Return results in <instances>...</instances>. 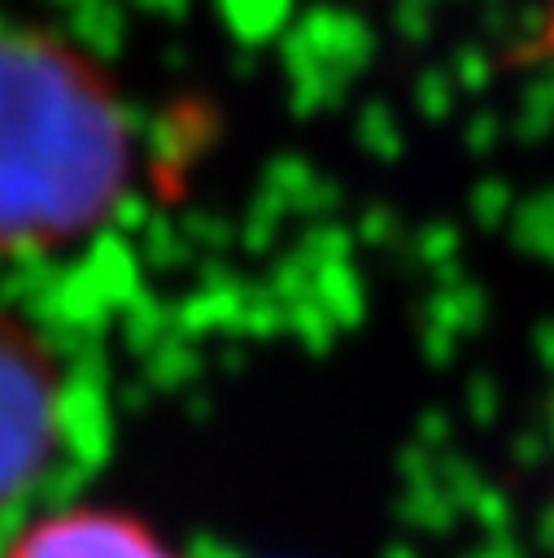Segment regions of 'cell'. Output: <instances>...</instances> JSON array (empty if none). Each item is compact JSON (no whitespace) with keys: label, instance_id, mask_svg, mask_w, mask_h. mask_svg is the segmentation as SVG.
Segmentation results:
<instances>
[{"label":"cell","instance_id":"1","mask_svg":"<svg viewBox=\"0 0 554 558\" xmlns=\"http://www.w3.org/2000/svg\"><path fill=\"white\" fill-rule=\"evenodd\" d=\"M131 174L109 78L70 44L0 31V253H39L100 227Z\"/></svg>","mask_w":554,"mask_h":558},{"label":"cell","instance_id":"2","mask_svg":"<svg viewBox=\"0 0 554 558\" xmlns=\"http://www.w3.org/2000/svg\"><path fill=\"white\" fill-rule=\"evenodd\" d=\"M61 379L44 340L0 310V501H13L52 458Z\"/></svg>","mask_w":554,"mask_h":558},{"label":"cell","instance_id":"3","mask_svg":"<svg viewBox=\"0 0 554 558\" xmlns=\"http://www.w3.org/2000/svg\"><path fill=\"white\" fill-rule=\"evenodd\" d=\"M4 558H183L144 519L109 506H74L31 523Z\"/></svg>","mask_w":554,"mask_h":558}]
</instances>
